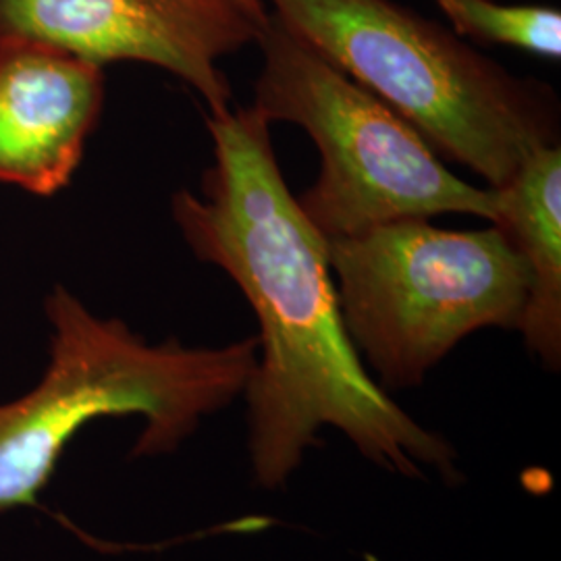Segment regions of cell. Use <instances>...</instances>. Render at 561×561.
I'll return each mask as SVG.
<instances>
[{
	"label": "cell",
	"instance_id": "obj_2",
	"mask_svg": "<svg viewBox=\"0 0 561 561\" xmlns=\"http://www.w3.org/2000/svg\"><path fill=\"white\" fill-rule=\"evenodd\" d=\"M44 314L41 379L0 401V516L38 507L62 454L92 422L141 419L131 458L178 451L202 422L243 396L259 356L256 337L221 347L152 343L62 285L46 296Z\"/></svg>",
	"mask_w": 561,
	"mask_h": 561
},
{
	"label": "cell",
	"instance_id": "obj_4",
	"mask_svg": "<svg viewBox=\"0 0 561 561\" xmlns=\"http://www.w3.org/2000/svg\"><path fill=\"white\" fill-rule=\"evenodd\" d=\"M327 241L347 335L391 389L421 385L477 331L520 327L530 268L495 222L449 231L405 219Z\"/></svg>",
	"mask_w": 561,
	"mask_h": 561
},
{
	"label": "cell",
	"instance_id": "obj_6",
	"mask_svg": "<svg viewBox=\"0 0 561 561\" xmlns=\"http://www.w3.org/2000/svg\"><path fill=\"white\" fill-rule=\"evenodd\" d=\"M262 27L236 0H0V41L38 42L104 67L146 62L231 106L219 60L259 42Z\"/></svg>",
	"mask_w": 561,
	"mask_h": 561
},
{
	"label": "cell",
	"instance_id": "obj_8",
	"mask_svg": "<svg viewBox=\"0 0 561 561\" xmlns=\"http://www.w3.org/2000/svg\"><path fill=\"white\" fill-rule=\"evenodd\" d=\"M495 225L530 268V291L518 331L545 368L561 366V148L542 146L495 190Z\"/></svg>",
	"mask_w": 561,
	"mask_h": 561
},
{
	"label": "cell",
	"instance_id": "obj_7",
	"mask_svg": "<svg viewBox=\"0 0 561 561\" xmlns=\"http://www.w3.org/2000/svg\"><path fill=\"white\" fill-rule=\"evenodd\" d=\"M104 104L102 67L38 42L0 41V183L50 198L83 159Z\"/></svg>",
	"mask_w": 561,
	"mask_h": 561
},
{
	"label": "cell",
	"instance_id": "obj_9",
	"mask_svg": "<svg viewBox=\"0 0 561 561\" xmlns=\"http://www.w3.org/2000/svg\"><path fill=\"white\" fill-rule=\"evenodd\" d=\"M460 38L512 46L542 59L561 57V13L542 4L497 0H435Z\"/></svg>",
	"mask_w": 561,
	"mask_h": 561
},
{
	"label": "cell",
	"instance_id": "obj_1",
	"mask_svg": "<svg viewBox=\"0 0 561 561\" xmlns=\"http://www.w3.org/2000/svg\"><path fill=\"white\" fill-rule=\"evenodd\" d=\"M206 125L215 162L201 194L181 190L171 213L190 250L222 268L259 319V356L243 389L254 482L283 489L322 428L343 433L385 472L458 481L456 447L391 400L350 340L329 241L283 180L271 123L254 106H229L208 113Z\"/></svg>",
	"mask_w": 561,
	"mask_h": 561
},
{
	"label": "cell",
	"instance_id": "obj_10",
	"mask_svg": "<svg viewBox=\"0 0 561 561\" xmlns=\"http://www.w3.org/2000/svg\"><path fill=\"white\" fill-rule=\"evenodd\" d=\"M240 4L241 9L252 18V20L259 21L261 25H266V21L271 18V13L266 11V4L264 0H236Z\"/></svg>",
	"mask_w": 561,
	"mask_h": 561
},
{
	"label": "cell",
	"instance_id": "obj_3",
	"mask_svg": "<svg viewBox=\"0 0 561 561\" xmlns=\"http://www.w3.org/2000/svg\"><path fill=\"white\" fill-rule=\"evenodd\" d=\"M273 18L408 121L442 161L500 190L558 144V104L449 27L393 0H268Z\"/></svg>",
	"mask_w": 561,
	"mask_h": 561
},
{
	"label": "cell",
	"instance_id": "obj_5",
	"mask_svg": "<svg viewBox=\"0 0 561 561\" xmlns=\"http://www.w3.org/2000/svg\"><path fill=\"white\" fill-rule=\"evenodd\" d=\"M256 44L262 69L252 106L271 125H298L321 152L319 180L296 198L324 240L439 215L497 221L495 190L456 178L408 121L273 15Z\"/></svg>",
	"mask_w": 561,
	"mask_h": 561
}]
</instances>
